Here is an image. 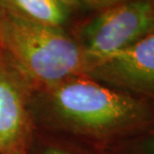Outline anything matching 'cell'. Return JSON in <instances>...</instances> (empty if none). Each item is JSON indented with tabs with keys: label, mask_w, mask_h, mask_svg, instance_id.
I'll use <instances>...</instances> for the list:
<instances>
[{
	"label": "cell",
	"mask_w": 154,
	"mask_h": 154,
	"mask_svg": "<svg viewBox=\"0 0 154 154\" xmlns=\"http://www.w3.org/2000/svg\"><path fill=\"white\" fill-rule=\"evenodd\" d=\"M154 32V0H126L97 11L82 29V46L93 65ZM87 74V73H86Z\"/></svg>",
	"instance_id": "3"
},
{
	"label": "cell",
	"mask_w": 154,
	"mask_h": 154,
	"mask_svg": "<svg viewBox=\"0 0 154 154\" xmlns=\"http://www.w3.org/2000/svg\"><path fill=\"white\" fill-rule=\"evenodd\" d=\"M123 1H126V0H101L100 9H103L106 7H109V6L117 4V3H120V2H123Z\"/></svg>",
	"instance_id": "8"
},
{
	"label": "cell",
	"mask_w": 154,
	"mask_h": 154,
	"mask_svg": "<svg viewBox=\"0 0 154 154\" xmlns=\"http://www.w3.org/2000/svg\"><path fill=\"white\" fill-rule=\"evenodd\" d=\"M71 13L79 10H94L100 9L101 0H59Z\"/></svg>",
	"instance_id": "7"
},
{
	"label": "cell",
	"mask_w": 154,
	"mask_h": 154,
	"mask_svg": "<svg viewBox=\"0 0 154 154\" xmlns=\"http://www.w3.org/2000/svg\"><path fill=\"white\" fill-rule=\"evenodd\" d=\"M46 154H68V153H65L63 151H60V150L52 149V150H49V151L46 153Z\"/></svg>",
	"instance_id": "9"
},
{
	"label": "cell",
	"mask_w": 154,
	"mask_h": 154,
	"mask_svg": "<svg viewBox=\"0 0 154 154\" xmlns=\"http://www.w3.org/2000/svg\"><path fill=\"white\" fill-rule=\"evenodd\" d=\"M87 74L154 96V32L97 62Z\"/></svg>",
	"instance_id": "4"
},
{
	"label": "cell",
	"mask_w": 154,
	"mask_h": 154,
	"mask_svg": "<svg viewBox=\"0 0 154 154\" xmlns=\"http://www.w3.org/2000/svg\"><path fill=\"white\" fill-rule=\"evenodd\" d=\"M17 90L6 65L0 63V147L14 142L24 125V109Z\"/></svg>",
	"instance_id": "5"
},
{
	"label": "cell",
	"mask_w": 154,
	"mask_h": 154,
	"mask_svg": "<svg viewBox=\"0 0 154 154\" xmlns=\"http://www.w3.org/2000/svg\"><path fill=\"white\" fill-rule=\"evenodd\" d=\"M0 49L16 70L40 83L60 84L87 73L83 48L63 29L1 10Z\"/></svg>",
	"instance_id": "1"
},
{
	"label": "cell",
	"mask_w": 154,
	"mask_h": 154,
	"mask_svg": "<svg viewBox=\"0 0 154 154\" xmlns=\"http://www.w3.org/2000/svg\"><path fill=\"white\" fill-rule=\"evenodd\" d=\"M55 101L67 117L96 130L135 123L146 116L143 106L130 97L78 77L58 84Z\"/></svg>",
	"instance_id": "2"
},
{
	"label": "cell",
	"mask_w": 154,
	"mask_h": 154,
	"mask_svg": "<svg viewBox=\"0 0 154 154\" xmlns=\"http://www.w3.org/2000/svg\"><path fill=\"white\" fill-rule=\"evenodd\" d=\"M0 10L61 29L71 15L59 0H0Z\"/></svg>",
	"instance_id": "6"
}]
</instances>
